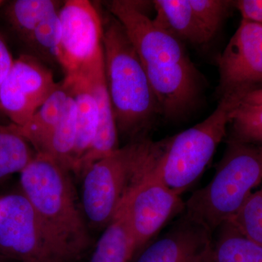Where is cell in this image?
Masks as SVG:
<instances>
[{"label":"cell","instance_id":"1","mask_svg":"<svg viewBox=\"0 0 262 262\" xmlns=\"http://www.w3.org/2000/svg\"><path fill=\"white\" fill-rule=\"evenodd\" d=\"M151 2H108L110 14L122 24L139 56L165 120H182L199 104L204 80L183 42L154 23L146 6Z\"/></svg>","mask_w":262,"mask_h":262},{"label":"cell","instance_id":"2","mask_svg":"<svg viewBox=\"0 0 262 262\" xmlns=\"http://www.w3.org/2000/svg\"><path fill=\"white\" fill-rule=\"evenodd\" d=\"M70 170L48 155L36 153L20 172L21 192L56 246L63 262L80 259L91 245L87 222Z\"/></svg>","mask_w":262,"mask_h":262},{"label":"cell","instance_id":"3","mask_svg":"<svg viewBox=\"0 0 262 262\" xmlns=\"http://www.w3.org/2000/svg\"><path fill=\"white\" fill-rule=\"evenodd\" d=\"M102 21L105 75L117 130L140 136L160 115L159 104L122 24L112 14Z\"/></svg>","mask_w":262,"mask_h":262},{"label":"cell","instance_id":"4","mask_svg":"<svg viewBox=\"0 0 262 262\" xmlns=\"http://www.w3.org/2000/svg\"><path fill=\"white\" fill-rule=\"evenodd\" d=\"M242 98L239 95L225 96L211 115L200 123L153 141V177L182 195L201 177L227 138L231 114Z\"/></svg>","mask_w":262,"mask_h":262},{"label":"cell","instance_id":"5","mask_svg":"<svg viewBox=\"0 0 262 262\" xmlns=\"http://www.w3.org/2000/svg\"><path fill=\"white\" fill-rule=\"evenodd\" d=\"M152 142L133 140L95 162L82 174V212L88 225L106 228L122 205L152 170Z\"/></svg>","mask_w":262,"mask_h":262},{"label":"cell","instance_id":"6","mask_svg":"<svg viewBox=\"0 0 262 262\" xmlns=\"http://www.w3.org/2000/svg\"><path fill=\"white\" fill-rule=\"evenodd\" d=\"M262 182V145L227 139L214 177L185 202L184 212L213 233Z\"/></svg>","mask_w":262,"mask_h":262},{"label":"cell","instance_id":"7","mask_svg":"<svg viewBox=\"0 0 262 262\" xmlns=\"http://www.w3.org/2000/svg\"><path fill=\"white\" fill-rule=\"evenodd\" d=\"M0 256L17 262H63L22 192L0 198Z\"/></svg>","mask_w":262,"mask_h":262},{"label":"cell","instance_id":"8","mask_svg":"<svg viewBox=\"0 0 262 262\" xmlns=\"http://www.w3.org/2000/svg\"><path fill=\"white\" fill-rule=\"evenodd\" d=\"M61 42L58 61L65 76L75 75L103 52V21L88 0H68L60 8Z\"/></svg>","mask_w":262,"mask_h":262},{"label":"cell","instance_id":"9","mask_svg":"<svg viewBox=\"0 0 262 262\" xmlns=\"http://www.w3.org/2000/svg\"><path fill=\"white\" fill-rule=\"evenodd\" d=\"M218 65L220 99L262 89V25L241 20Z\"/></svg>","mask_w":262,"mask_h":262},{"label":"cell","instance_id":"10","mask_svg":"<svg viewBox=\"0 0 262 262\" xmlns=\"http://www.w3.org/2000/svg\"><path fill=\"white\" fill-rule=\"evenodd\" d=\"M53 72L29 54L15 59L0 87V112L18 127L24 126L58 88Z\"/></svg>","mask_w":262,"mask_h":262},{"label":"cell","instance_id":"11","mask_svg":"<svg viewBox=\"0 0 262 262\" xmlns=\"http://www.w3.org/2000/svg\"><path fill=\"white\" fill-rule=\"evenodd\" d=\"M122 206L137 255L169 220L185 210L181 196L153 177L151 171Z\"/></svg>","mask_w":262,"mask_h":262},{"label":"cell","instance_id":"12","mask_svg":"<svg viewBox=\"0 0 262 262\" xmlns=\"http://www.w3.org/2000/svg\"><path fill=\"white\" fill-rule=\"evenodd\" d=\"M213 233L184 212L167 232L148 244L136 262H208Z\"/></svg>","mask_w":262,"mask_h":262},{"label":"cell","instance_id":"13","mask_svg":"<svg viewBox=\"0 0 262 262\" xmlns=\"http://www.w3.org/2000/svg\"><path fill=\"white\" fill-rule=\"evenodd\" d=\"M76 74H80L84 77L96 98L98 108L96 137L87 154L81 160L77 171V173L83 174L95 162L111 155L120 148L119 132L106 83L103 52L91 64Z\"/></svg>","mask_w":262,"mask_h":262},{"label":"cell","instance_id":"14","mask_svg":"<svg viewBox=\"0 0 262 262\" xmlns=\"http://www.w3.org/2000/svg\"><path fill=\"white\" fill-rule=\"evenodd\" d=\"M154 23L182 42L195 46L208 44L211 38L196 18L189 0H155Z\"/></svg>","mask_w":262,"mask_h":262},{"label":"cell","instance_id":"15","mask_svg":"<svg viewBox=\"0 0 262 262\" xmlns=\"http://www.w3.org/2000/svg\"><path fill=\"white\" fill-rule=\"evenodd\" d=\"M63 81L77 105V136L73 171L77 173L81 160L92 145L97 132L98 104L87 82L80 74L66 76Z\"/></svg>","mask_w":262,"mask_h":262},{"label":"cell","instance_id":"16","mask_svg":"<svg viewBox=\"0 0 262 262\" xmlns=\"http://www.w3.org/2000/svg\"><path fill=\"white\" fill-rule=\"evenodd\" d=\"M69 95L70 90L63 80L27 123L24 126H18L21 135L34 148L36 152H40L61 120Z\"/></svg>","mask_w":262,"mask_h":262},{"label":"cell","instance_id":"17","mask_svg":"<svg viewBox=\"0 0 262 262\" xmlns=\"http://www.w3.org/2000/svg\"><path fill=\"white\" fill-rule=\"evenodd\" d=\"M136 255L122 206L98 239L89 262H132Z\"/></svg>","mask_w":262,"mask_h":262},{"label":"cell","instance_id":"18","mask_svg":"<svg viewBox=\"0 0 262 262\" xmlns=\"http://www.w3.org/2000/svg\"><path fill=\"white\" fill-rule=\"evenodd\" d=\"M215 231L208 262H262V246L241 233L231 222Z\"/></svg>","mask_w":262,"mask_h":262},{"label":"cell","instance_id":"19","mask_svg":"<svg viewBox=\"0 0 262 262\" xmlns=\"http://www.w3.org/2000/svg\"><path fill=\"white\" fill-rule=\"evenodd\" d=\"M77 113V105L70 91L61 120L40 152H38L48 155L70 171L74 170Z\"/></svg>","mask_w":262,"mask_h":262},{"label":"cell","instance_id":"20","mask_svg":"<svg viewBox=\"0 0 262 262\" xmlns=\"http://www.w3.org/2000/svg\"><path fill=\"white\" fill-rule=\"evenodd\" d=\"M53 0H16L7 5L5 17L12 32L24 42L38 24L60 10Z\"/></svg>","mask_w":262,"mask_h":262},{"label":"cell","instance_id":"21","mask_svg":"<svg viewBox=\"0 0 262 262\" xmlns=\"http://www.w3.org/2000/svg\"><path fill=\"white\" fill-rule=\"evenodd\" d=\"M14 124H0V181L20 173L36 155Z\"/></svg>","mask_w":262,"mask_h":262},{"label":"cell","instance_id":"22","mask_svg":"<svg viewBox=\"0 0 262 262\" xmlns=\"http://www.w3.org/2000/svg\"><path fill=\"white\" fill-rule=\"evenodd\" d=\"M58 12L59 10L43 19L24 42L30 51L28 54L44 63H58V49L61 37Z\"/></svg>","mask_w":262,"mask_h":262},{"label":"cell","instance_id":"23","mask_svg":"<svg viewBox=\"0 0 262 262\" xmlns=\"http://www.w3.org/2000/svg\"><path fill=\"white\" fill-rule=\"evenodd\" d=\"M226 139L262 145V105L241 101L231 114Z\"/></svg>","mask_w":262,"mask_h":262},{"label":"cell","instance_id":"24","mask_svg":"<svg viewBox=\"0 0 262 262\" xmlns=\"http://www.w3.org/2000/svg\"><path fill=\"white\" fill-rule=\"evenodd\" d=\"M229 222L241 233L262 246V188L248 196Z\"/></svg>","mask_w":262,"mask_h":262},{"label":"cell","instance_id":"25","mask_svg":"<svg viewBox=\"0 0 262 262\" xmlns=\"http://www.w3.org/2000/svg\"><path fill=\"white\" fill-rule=\"evenodd\" d=\"M196 18L211 39L234 8L229 0H189Z\"/></svg>","mask_w":262,"mask_h":262},{"label":"cell","instance_id":"26","mask_svg":"<svg viewBox=\"0 0 262 262\" xmlns=\"http://www.w3.org/2000/svg\"><path fill=\"white\" fill-rule=\"evenodd\" d=\"M234 7L243 20L262 25V0H237L234 1Z\"/></svg>","mask_w":262,"mask_h":262},{"label":"cell","instance_id":"27","mask_svg":"<svg viewBox=\"0 0 262 262\" xmlns=\"http://www.w3.org/2000/svg\"><path fill=\"white\" fill-rule=\"evenodd\" d=\"M14 61L8 45L0 34V87L11 70Z\"/></svg>","mask_w":262,"mask_h":262},{"label":"cell","instance_id":"28","mask_svg":"<svg viewBox=\"0 0 262 262\" xmlns=\"http://www.w3.org/2000/svg\"><path fill=\"white\" fill-rule=\"evenodd\" d=\"M241 102L249 104L262 105V89L246 94L241 100Z\"/></svg>","mask_w":262,"mask_h":262}]
</instances>
